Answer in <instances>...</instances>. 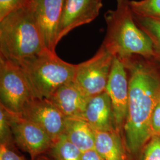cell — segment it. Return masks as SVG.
Listing matches in <instances>:
<instances>
[{
  "label": "cell",
  "instance_id": "cell-23",
  "mask_svg": "<svg viewBox=\"0 0 160 160\" xmlns=\"http://www.w3.org/2000/svg\"><path fill=\"white\" fill-rule=\"evenodd\" d=\"M151 129L160 133V102L157 103L152 115Z\"/></svg>",
  "mask_w": 160,
  "mask_h": 160
},
{
  "label": "cell",
  "instance_id": "cell-4",
  "mask_svg": "<svg viewBox=\"0 0 160 160\" xmlns=\"http://www.w3.org/2000/svg\"><path fill=\"white\" fill-rule=\"evenodd\" d=\"M17 65L23 71L34 98L47 100L59 87L74 80L77 67L48 49Z\"/></svg>",
  "mask_w": 160,
  "mask_h": 160
},
{
  "label": "cell",
  "instance_id": "cell-16",
  "mask_svg": "<svg viewBox=\"0 0 160 160\" xmlns=\"http://www.w3.org/2000/svg\"><path fill=\"white\" fill-rule=\"evenodd\" d=\"M52 154L55 160H82L83 152L62 135L52 146Z\"/></svg>",
  "mask_w": 160,
  "mask_h": 160
},
{
  "label": "cell",
  "instance_id": "cell-21",
  "mask_svg": "<svg viewBox=\"0 0 160 160\" xmlns=\"http://www.w3.org/2000/svg\"><path fill=\"white\" fill-rule=\"evenodd\" d=\"M142 160H160V137L151 140L145 151Z\"/></svg>",
  "mask_w": 160,
  "mask_h": 160
},
{
  "label": "cell",
  "instance_id": "cell-10",
  "mask_svg": "<svg viewBox=\"0 0 160 160\" xmlns=\"http://www.w3.org/2000/svg\"><path fill=\"white\" fill-rule=\"evenodd\" d=\"M18 114L40 126L53 142L63 135L66 118L49 100L35 98Z\"/></svg>",
  "mask_w": 160,
  "mask_h": 160
},
{
  "label": "cell",
  "instance_id": "cell-5",
  "mask_svg": "<svg viewBox=\"0 0 160 160\" xmlns=\"http://www.w3.org/2000/svg\"><path fill=\"white\" fill-rule=\"evenodd\" d=\"M1 104L20 114L34 98L23 71L16 63L0 57Z\"/></svg>",
  "mask_w": 160,
  "mask_h": 160
},
{
  "label": "cell",
  "instance_id": "cell-7",
  "mask_svg": "<svg viewBox=\"0 0 160 160\" xmlns=\"http://www.w3.org/2000/svg\"><path fill=\"white\" fill-rule=\"evenodd\" d=\"M10 116L14 140L20 148L29 153L32 160L51 148L53 142L40 126L20 114L10 112Z\"/></svg>",
  "mask_w": 160,
  "mask_h": 160
},
{
  "label": "cell",
  "instance_id": "cell-19",
  "mask_svg": "<svg viewBox=\"0 0 160 160\" xmlns=\"http://www.w3.org/2000/svg\"><path fill=\"white\" fill-rule=\"evenodd\" d=\"M10 112L1 104L0 106V141L1 143H11L12 141Z\"/></svg>",
  "mask_w": 160,
  "mask_h": 160
},
{
  "label": "cell",
  "instance_id": "cell-2",
  "mask_svg": "<svg viewBox=\"0 0 160 160\" xmlns=\"http://www.w3.org/2000/svg\"><path fill=\"white\" fill-rule=\"evenodd\" d=\"M32 0L0 21V57L20 63L47 49Z\"/></svg>",
  "mask_w": 160,
  "mask_h": 160
},
{
  "label": "cell",
  "instance_id": "cell-8",
  "mask_svg": "<svg viewBox=\"0 0 160 160\" xmlns=\"http://www.w3.org/2000/svg\"><path fill=\"white\" fill-rule=\"evenodd\" d=\"M102 7L103 0H64L58 29V44L72 30L95 20Z\"/></svg>",
  "mask_w": 160,
  "mask_h": 160
},
{
  "label": "cell",
  "instance_id": "cell-11",
  "mask_svg": "<svg viewBox=\"0 0 160 160\" xmlns=\"http://www.w3.org/2000/svg\"><path fill=\"white\" fill-rule=\"evenodd\" d=\"M34 15L47 48L55 52L58 26L64 0H32Z\"/></svg>",
  "mask_w": 160,
  "mask_h": 160
},
{
  "label": "cell",
  "instance_id": "cell-14",
  "mask_svg": "<svg viewBox=\"0 0 160 160\" xmlns=\"http://www.w3.org/2000/svg\"><path fill=\"white\" fill-rule=\"evenodd\" d=\"M63 135L83 153L94 149L95 131L84 119L66 118Z\"/></svg>",
  "mask_w": 160,
  "mask_h": 160
},
{
  "label": "cell",
  "instance_id": "cell-20",
  "mask_svg": "<svg viewBox=\"0 0 160 160\" xmlns=\"http://www.w3.org/2000/svg\"><path fill=\"white\" fill-rule=\"evenodd\" d=\"M29 0H0V21L19 10Z\"/></svg>",
  "mask_w": 160,
  "mask_h": 160
},
{
  "label": "cell",
  "instance_id": "cell-22",
  "mask_svg": "<svg viewBox=\"0 0 160 160\" xmlns=\"http://www.w3.org/2000/svg\"><path fill=\"white\" fill-rule=\"evenodd\" d=\"M0 160H25L11 147V143H0Z\"/></svg>",
  "mask_w": 160,
  "mask_h": 160
},
{
  "label": "cell",
  "instance_id": "cell-1",
  "mask_svg": "<svg viewBox=\"0 0 160 160\" xmlns=\"http://www.w3.org/2000/svg\"><path fill=\"white\" fill-rule=\"evenodd\" d=\"M130 69L129 100L124 129L129 151L135 153L148 140L159 82L151 69L143 64L121 60Z\"/></svg>",
  "mask_w": 160,
  "mask_h": 160
},
{
  "label": "cell",
  "instance_id": "cell-15",
  "mask_svg": "<svg viewBox=\"0 0 160 160\" xmlns=\"http://www.w3.org/2000/svg\"><path fill=\"white\" fill-rule=\"evenodd\" d=\"M94 150L104 160H126L120 138L115 131H96Z\"/></svg>",
  "mask_w": 160,
  "mask_h": 160
},
{
  "label": "cell",
  "instance_id": "cell-3",
  "mask_svg": "<svg viewBox=\"0 0 160 160\" xmlns=\"http://www.w3.org/2000/svg\"><path fill=\"white\" fill-rule=\"evenodd\" d=\"M131 0H116L114 10L104 14L106 33L103 45L120 60L133 55L151 57L154 55L153 43L135 22Z\"/></svg>",
  "mask_w": 160,
  "mask_h": 160
},
{
  "label": "cell",
  "instance_id": "cell-24",
  "mask_svg": "<svg viewBox=\"0 0 160 160\" xmlns=\"http://www.w3.org/2000/svg\"><path fill=\"white\" fill-rule=\"evenodd\" d=\"M82 160H104L93 149L83 153Z\"/></svg>",
  "mask_w": 160,
  "mask_h": 160
},
{
  "label": "cell",
  "instance_id": "cell-18",
  "mask_svg": "<svg viewBox=\"0 0 160 160\" xmlns=\"http://www.w3.org/2000/svg\"><path fill=\"white\" fill-rule=\"evenodd\" d=\"M133 14L142 17L160 18V0H131Z\"/></svg>",
  "mask_w": 160,
  "mask_h": 160
},
{
  "label": "cell",
  "instance_id": "cell-13",
  "mask_svg": "<svg viewBox=\"0 0 160 160\" xmlns=\"http://www.w3.org/2000/svg\"><path fill=\"white\" fill-rule=\"evenodd\" d=\"M84 119L96 131H115L112 104L107 92L105 91L90 98Z\"/></svg>",
  "mask_w": 160,
  "mask_h": 160
},
{
  "label": "cell",
  "instance_id": "cell-9",
  "mask_svg": "<svg viewBox=\"0 0 160 160\" xmlns=\"http://www.w3.org/2000/svg\"><path fill=\"white\" fill-rule=\"evenodd\" d=\"M126 67L119 58L114 56L106 92L109 95L116 129H120L125 122L129 100V82Z\"/></svg>",
  "mask_w": 160,
  "mask_h": 160
},
{
  "label": "cell",
  "instance_id": "cell-6",
  "mask_svg": "<svg viewBox=\"0 0 160 160\" xmlns=\"http://www.w3.org/2000/svg\"><path fill=\"white\" fill-rule=\"evenodd\" d=\"M114 57L102 45L94 56L77 65L74 81L88 97L106 91Z\"/></svg>",
  "mask_w": 160,
  "mask_h": 160
},
{
  "label": "cell",
  "instance_id": "cell-17",
  "mask_svg": "<svg viewBox=\"0 0 160 160\" xmlns=\"http://www.w3.org/2000/svg\"><path fill=\"white\" fill-rule=\"evenodd\" d=\"M138 27L147 34L152 41L155 52H160V18L142 17L133 13Z\"/></svg>",
  "mask_w": 160,
  "mask_h": 160
},
{
  "label": "cell",
  "instance_id": "cell-12",
  "mask_svg": "<svg viewBox=\"0 0 160 160\" xmlns=\"http://www.w3.org/2000/svg\"><path fill=\"white\" fill-rule=\"evenodd\" d=\"M90 98L74 80L59 87L48 100L66 118L84 119Z\"/></svg>",
  "mask_w": 160,
  "mask_h": 160
}]
</instances>
